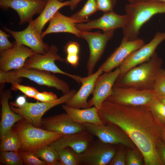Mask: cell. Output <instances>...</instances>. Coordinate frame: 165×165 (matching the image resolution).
Segmentation results:
<instances>
[{"instance_id":"cell-32","label":"cell","mask_w":165,"mask_h":165,"mask_svg":"<svg viewBox=\"0 0 165 165\" xmlns=\"http://www.w3.org/2000/svg\"><path fill=\"white\" fill-rule=\"evenodd\" d=\"M143 156L138 150L130 148L126 153V162L127 165H142L143 164Z\"/></svg>"},{"instance_id":"cell-10","label":"cell","mask_w":165,"mask_h":165,"mask_svg":"<svg viewBox=\"0 0 165 165\" xmlns=\"http://www.w3.org/2000/svg\"><path fill=\"white\" fill-rule=\"evenodd\" d=\"M152 90L113 86L111 95L106 99L123 105L132 106L146 105L156 96Z\"/></svg>"},{"instance_id":"cell-48","label":"cell","mask_w":165,"mask_h":165,"mask_svg":"<svg viewBox=\"0 0 165 165\" xmlns=\"http://www.w3.org/2000/svg\"><path fill=\"white\" fill-rule=\"evenodd\" d=\"M153 0L160 2L165 3V0H141V1Z\"/></svg>"},{"instance_id":"cell-3","label":"cell","mask_w":165,"mask_h":165,"mask_svg":"<svg viewBox=\"0 0 165 165\" xmlns=\"http://www.w3.org/2000/svg\"><path fill=\"white\" fill-rule=\"evenodd\" d=\"M162 61L155 52L148 61L120 75L113 86L130 87L138 90H152L161 70Z\"/></svg>"},{"instance_id":"cell-37","label":"cell","mask_w":165,"mask_h":165,"mask_svg":"<svg viewBox=\"0 0 165 165\" xmlns=\"http://www.w3.org/2000/svg\"><path fill=\"white\" fill-rule=\"evenodd\" d=\"M108 165H126V152L123 148H117L114 156Z\"/></svg>"},{"instance_id":"cell-43","label":"cell","mask_w":165,"mask_h":165,"mask_svg":"<svg viewBox=\"0 0 165 165\" xmlns=\"http://www.w3.org/2000/svg\"><path fill=\"white\" fill-rule=\"evenodd\" d=\"M26 97L25 96L18 97L14 102H11L9 104L14 107H19L24 105L26 102Z\"/></svg>"},{"instance_id":"cell-9","label":"cell","mask_w":165,"mask_h":165,"mask_svg":"<svg viewBox=\"0 0 165 165\" xmlns=\"http://www.w3.org/2000/svg\"><path fill=\"white\" fill-rule=\"evenodd\" d=\"M115 30L100 32H90L81 31L80 38L87 42L90 51L87 63L88 75L93 73L95 67L101 58L108 41L113 37Z\"/></svg>"},{"instance_id":"cell-49","label":"cell","mask_w":165,"mask_h":165,"mask_svg":"<svg viewBox=\"0 0 165 165\" xmlns=\"http://www.w3.org/2000/svg\"><path fill=\"white\" fill-rule=\"evenodd\" d=\"M46 2H47L48 0H42Z\"/></svg>"},{"instance_id":"cell-12","label":"cell","mask_w":165,"mask_h":165,"mask_svg":"<svg viewBox=\"0 0 165 165\" xmlns=\"http://www.w3.org/2000/svg\"><path fill=\"white\" fill-rule=\"evenodd\" d=\"M165 40V32H157L152 39L131 53L119 67L123 75L132 68L149 60L159 45Z\"/></svg>"},{"instance_id":"cell-46","label":"cell","mask_w":165,"mask_h":165,"mask_svg":"<svg viewBox=\"0 0 165 165\" xmlns=\"http://www.w3.org/2000/svg\"><path fill=\"white\" fill-rule=\"evenodd\" d=\"M161 138L162 141L165 142V125L163 126L162 130Z\"/></svg>"},{"instance_id":"cell-2","label":"cell","mask_w":165,"mask_h":165,"mask_svg":"<svg viewBox=\"0 0 165 165\" xmlns=\"http://www.w3.org/2000/svg\"><path fill=\"white\" fill-rule=\"evenodd\" d=\"M126 19L122 27L123 38L128 41L138 39L141 28L156 14L165 13V3L159 1H140L125 6Z\"/></svg>"},{"instance_id":"cell-50","label":"cell","mask_w":165,"mask_h":165,"mask_svg":"<svg viewBox=\"0 0 165 165\" xmlns=\"http://www.w3.org/2000/svg\"><path fill=\"white\" fill-rule=\"evenodd\" d=\"M59 1H60V2H63V1L64 0H58Z\"/></svg>"},{"instance_id":"cell-17","label":"cell","mask_w":165,"mask_h":165,"mask_svg":"<svg viewBox=\"0 0 165 165\" xmlns=\"http://www.w3.org/2000/svg\"><path fill=\"white\" fill-rule=\"evenodd\" d=\"M35 53L27 46L14 44L12 48L0 53V71L7 72L22 68L27 59Z\"/></svg>"},{"instance_id":"cell-20","label":"cell","mask_w":165,"mask_h":165,"mask_svg":"<svg viewBox=\"0 0 165 165\" xmlns=\"http://www.w3.org/2000/svg\"><path fill=\"white\" fill-rule=\"evenodd\" d=\"M125 15H120L113 11L104 13L100 17L88 21L86 23H77V28L81 31H88L93 29H99L106 31L122 28L125 21Z\"/></svg>"},{"instance_id":"cell-19","label":"cell","mask_w":165,"mask_h":165,"mask_svg":"<svg viewBox=\"0 0 165 165\" xmlns=\"http://www.w3.org/2000/svg\"><path fill=\"white\" fill-rule=\"evenodd\" d=\"M94 136L87 130L64 135L50 145L57 151L70 147L77 154L85 151L94 140Z\"/></svg>"},{"instance_id":"cell-1","label":"cell","mask_w":165,"mask_h":165,"mask_svg":"<svg viewBox=\"0 0 165 165\" xmlns=\"http://www.w3.org/2000/svg\"><path fill=\"white\" fill-rule=\"evenodd\" d=\"M98 113L104 123L115 124L126 133L142 154L144 164L163 165L157 154L156 145L161 139L164 125L146 105H123L106 100Z\"/></svg>"},{"instance_id":"cell-6","label":"cell","mask_w":165,"mask_h":165,"mask_svg":"<svg viewBox=\"0 0 165 165\" xmlns=\"http://www.w3.org/2000/svg\"><path fill=\"white\" fill-rule=\"evenodd\" d=\"M76 92V90H72L68 94L51 102H26L20 107H16L11 105L10 107L13 112L22 116L34 126L39 128L42 117L46 112L56 106L65 103Z\"/></svg>"},{"instance_id":"cell-29","label":"cell","mask_w":165,"mask_h":165,"mask_svg":"<svg viewBox=\"0 0 165 165\" xmlns=\"http://www.w3.org/2000/svg\"><path fill=\"white\" fill-rule=\"evenodd\" d=\"M146 105L156 119L165 125V105L156 97Z\"/></svg>"},{"instance_id":"cell-5","label":"cell","mask_w":165,"mask_h":165,"mask_svg":"<svg viewBox=\"0 0 165 165\" xmlns=\"http://www.w3.org/2000/svg\"><path fill=\"white\" fill-rule=\"evenodd\" d=\"M12 128L19 135L21 145L19 151L34 152L39 148L49 145L64 135L36 127L24 119Z\"/></svg>"},{"instance_id":"cell-41","label":"cell","mask_w":165,"mask_h":165,"mask_svg":"<svg viewBox=\"0 0 165 165\" xmlns=\"http://www.w3.org/2000/svg\"><path fill=\"white\" fill-rule=\"evenodd\" d=\"M65 61L70 64L72 66L77 68L79 64V54H67Z\"/></svg>"},{"instance_id":"cell-45","label":"cell","mask_w":165,"mask_h":165,"mask_svg":"<svg viewBox=\"0 0 165 165\" xmlns=\"http://www.w3.org/2000/svg\"><path fill=\"white\" fill-rule=\"evenodd\" d=\"M156 97L160 101L165 105V96L156 95Z\"/></svg>"},{"instance_id":"cell-38","label":"cell","mask_w":165,"mask_h":165,"mask_svg":"<svg viewBox=\"0 0 165 165\" xmlns=\"http://www.w3.org/2000/svg\"><path fill=\"white\" fill-rule=\"evenodd\" d=\"M10 35L0 30V53L12 48L14 44L11 42L8 39Z\"/></svg>"},{"instance_id":"cell-25","label":"cell","mask_w":165,"mask_h":165,"mask_svg":"<svg viewBox=\"0 0 165 165\" xmlns=\"http://www.w3.org/2000/svg\"><path fill=\"white\" fill-rule=\"evenodd\" d=\"M69 5V1L61 2L58 0H48L39 16L30 22L33 28L42 34L45 25L55 13L61 8Z\"/></svg>"},{"instance_id":"cell-36","label":"cell","mask_w":165,"mask_h":165,"mask_svg":"<svg viewBox=\"0 0 165 165\" xmlns=\"http://www.w3.org/2000/svg\"><path fill=\"white\" fill-rule=\"evenodd\" d=\"M98 10L104 13L112 11L116 0H95Z\"/></svg>"},{"instance_id":"cell-30","label":"cell","mask_w":165,"mask_h":165,"mask_svg":"<svg viewBox=\"0 0 165 165\" xmlns=\"http://www.w3.org/2000/svg\"><path fill=\"white\" fill-rule=\"evenodd\" d=\"M58 152L60 165H79L77 153L71 150L68 147L60 149Z\"/></svg>"},{"instance_id":"cell-4","label":"cell","mask_w":165,"mask_h":165,"mask_svg":"<svg viewBox=\"0 0 165 165\" xmlns=\"http://www.w3.org/2000/svg\"><path fill=\"white\" fill-rule=\"evenodd\" d=\"M27 78L39 85L54 88L61 91L63 94L70 90L68 84L50 72L34 68L22 67L7 72L0 71V83H20L21 78Z\"/></svg>"},{"instance_id":"cell-26","label":"cell","mask_w":165,"mask_h":165,"mask_svg":"<svg viewBox=\"0 0 165 165\" xmlns=\"http://www.w3.org/2000/svg\"><path fill=\"white\" fill-rule=\"evenodd\" d=\"M0 151L1 152L13 151L18 152L21 145L20 138L12 128L1 139Z\"/></svg>"},{"instance_id":"cell-11","label":"cell","mask_w":165,"mask_h":165,"mask_svg":"<svg viewBox=\"0 0 165 165\" xmlns=\"http://www.w3.org/2000/svg\"><path fill=\"white\" fill-rule=\"evenodd\" d=\"M86 130L104 142L113 145L120 144L129 148L135 145L126 133L117 125L106 123L102 125L83 124Z\"/></svg>"},{"instance_id":"cell-21","label":"cell","mask_w":165,"mask_h":165,"mask_svg":"<svg viewBox=\"0 0 165 165\" xmlns=\"http://www.w3.org/2000/svg\"><path fill=\"white\" fill-rule=\"evenodd\" d=\"M103 72L99 67L97 70L87 77H82L80 83L81 86L75 94L65 103V105L74 108H88L87 99L94 90L97 78Z\"/></svg>"},{"instance_id":"cell-40","label":"cell","mask_w":165,"mask_h":165,"mask_svg":"<svg viewBox=\"0 0 165 165\" xmlns=\"http://www.w3.org/2000/svg\"><path fill=\"white\" fill-rule=\"evenodd\" d=\"M80 49V45L78 42L70 41L64 46V50L67 54H79Z\"/></svg>"},{"instance_id":"cell-35","label":"cell","mask_w":165,"mask_h":165,"mask_svg":"<svg viewBox=\"0 0 165 165\" xmlns=\"http://www.w3.org/2000/svg\"><path fill=\"white\" fill-rule=\"evenodd\" d=\"M12 84V89L13 90H19L29 97L34 98L39 91L34 87L24 86L20 83L15 82Z\"/></svg>"},{"instance_id":"cell-22","label":"cell","mask_w":165,"mask_h":165,"mask_svg":"<svg viewBox=\"0 0 165 165\" xmlns=\"http://www.w3.org/2000/svg\"><path fill=\"white\" fill-rule=\"evenodd\" d=\"M11 90L6 89L1 94V119L0 123V138L4 136L16 123L24 119L20 115L13 112L9 105V101L12 98Z\"/></svg>"},{"instance_id":"cell-24","label":"cell","mask_w":165,"mask_h":165,"mask_svg":"<svg viewBox=\"0 0 165 165\" xmlns=\"http://www.w3.org/2000/svg\"><path fill=\"white\" fill-rule=\"evenodd\" d=\"M62 108L75 123L82 124L88 123L96 125L106 124L99 117L98 109L94 106L85 109H78L64 105H62Z\"/></svg>"},{"instance_id":"cell-44","label":"cell","mask_w":165,"mask_h":165,"mask_svg":"<svg viewBox=\"0 0 165 165\" xmlns=\"http://www.w3.org/2000/svg\"><path fill=\"white\" fill-rule=\"evenodd\" d=\"M82 0H70L69 7L72 10H74Z\"/></svg>"},{"instance_id":"cell-15","label":"cell","mask_w":165,"mask_h":165,"mask_svg":"<svg viewBox=\"0 0 165 165\" xmlns=\"http://www.w3.org/2000/svg\"><path fill=\"white\" fill-rule=\"evenodd\" d=\"M39 128L64 135L86 130L83 124L74 122L66 112L42 118Z\"/></svg>"},{"instance_id":"cell-18","label":"cell","mask_w":165,"mask_h":165,"mask_svg":"<svg viewBox=\"0 0 165 165\" xmlns=\"http://www.w3.org/2000/svg\"><path fill=\"white\" fill-rule=\"evenodd\" d=\"M144 44V41L141 38L128 41L123 38L119 46L99 67L104 72L112 71L114 68L119 67L131 53Z\"/></svg>"},{"instance_id":"cell-34","label":"cell","mask_w":165,"mask_h":165,"mask_svg":"<svg viewBox=\"0 0 165 165\" xmlns=\"http://www.w3.org/2000/svg\"><path fill=\"white\" fill-rule=\"evenodd\" d=\"M153 90L157 95L165 96V70L161 69L154 84Z\"/></svg>"},{"instance_id":"cell-42","label":"cell","mask_w":165,"mask_h":165,"mask_svg":"<svg viewBox=\"0 0 165 165\" xmlns=\"http://www.w3.org/2000/svg\"><path fill=\"white\" fill-rule=\"evenodd\" d=\"M157 154L163 165H165V143L160 140L156 145Z\"/></svg>"},{"instance_id":"cell-23","label":"cell","mask_w":165,"mask_h":165,"mask_svg":"<svg viewBox=\"0 0 165 165\" xmlns=\"http://www.w3.org/2000/svg\"><path fill=\"white\" fill-rule=\"evenodd\" d=\"M77 23L80 22L70 16L63 15L58 11L49 21V26L45 31L42 32L41 37L43 38L49 34L66 32L73 34L80 38L81 31L76 26Z\"/></svg>"},{"instance_id":"cell-13","label":"cell","mask_w":165,"mask_h":165,"mask_svg":"<svg viewBox=\"0 0 165 165\" xmlns=\"http://www.w3.org/2000/svg\"><path fill=\"white\" fill-rule=\"evenodd\" d=\"M46 3L42 0H0L2 9L11 8L17 13L20 19V25L32 20L35 15L41 13Z\"/></svg>"},{"instance_id":"cell-39","label":"cell","mask_w":165,"mask_h":165,"mask_svg":"<svg viewBox=\"0 0 165 165\" xmlns=\"http://www.w3.org/2000/svg\"><path fill=\"white\" fill-rule=\"evenodd\" d=\"M57 95L52 92L43 91L38 92L33 98L40 102H49L57 98Z\"/></svg>"},{"instance_id":"cell-14","label":"cell","mask_w":165,"mask_h":165,"mask_svg":"<svg viewBox=\"0 0 165 165\" xmlns=\"http://www.w3.org/2000/svg\"><path fill=\"white\" fill-rule=\"evenodd\" d=\"M120 75L119 67L113 71L104 72L97 78L92 92L93 97L88 101V108L94 106L98 109L111 95L112 88Z\"/></svg>"},{"instance_id":"cell-7","label":"cell","mask_w":165,"mask_h":165,"mask_svg":"<svg viewBox=\"0 0 165 165\" xmlns=\"http://www.w3.org/2000/svg\"><path fill=\"white\" fill-rule=\"evenodd\" d=\"M58 49L56 46L51 45L48 50L44 54L35 53L28 58L23 67L34 68L67 76L78 83L81 77L72 74L61 70L55 64V61L63 62L65 60L57 53Z\"/></svg>"},{"instance_id":"cell-28","label":"cell","mask_w":165,"mask_h":165,"mask_svg":"<svg viewBox=\"0 0 165 165\" xmlns=\"http://www.w3.org/2000/svg\"><path fill=\"white\" fill-rule=\"evenodd\" d=\"M98 10L95 0H87L82 8L70 17L80 23L87 22L88 18Z\"/></svg>"},{"instance_id":"cell-47","label":"cell","mask_w":165,"mask_h":165,"mask_svg":"<svg viewBox=\"0 0 165 165\" xmlns=\"http://www.w3.org/2000/svg\"><path fill=\"white\" fill-rule=\"evenodd\" d=\"M129 3L133 4L139 2L141 0H127Z\"/></svg>"},{"instance_id":"cell-33","label":"cell","mask_w":165,"mask_h":165,"mask_svg":"<svg viewBox=\"0 0 165 165\" xmlns=\"http://www.w3.org/2000/svg\"><path fill=\"white\" fill-rule=\"evenodd\" d=\"M18 153L25 165H46L33 152L19 151Z\"/></svg>"},{"instance_id":"cell-8","label":"cell","mask_w":165,"mask_h":165,"mask_svg":"<svg viewBox=\"0 0 165 165\" xmlns=\"http://www.w3.org/2000/svg\"><path fill=\"white\" fill-rule=\"evenodd\" d=\"M115 145L104 142L99 139L94 140L85 151L77 154L79 165L108 164L117 149Z\"/></svg>"},{"instance_id":"cell-31","label":"cell","mask_w":165,"mask_h":165,"mask_svg":"<svg viewBox=\"0 0 165 165\" xmlns=\"http://www.w3.org/2000/svg\"><path fill=\"white\" fill-rule=\"evenodd\" d=\"M0 161L1 163L6 165H22L24 164L18 152L13 151L1 152Z\"/></svg>"},{"instance_id":"cell-16","label":"cell","mask_w":165,"mask_h":165,"mask_svg":"<svg viewBox=\"0 0 165 165\" xmlns=\"http://www.w3.org/2000/svg\"><path fill=\"white\" fill-rule=\"evenodd\" d=\"M28 26L21 31H15L4 27L5 30L9 33L15 39V44L24 45L30 48L36 53L44 54L50 46L44 42L41 34L38 32L30 22Z\"/></svg>"},{"instance_id":"cell-27","label":"cell","mask_w":165,"mask_h":165,"mask_svg":"<svg viewBox=\"0 0 165 165\" xmlns=\"http://www.w3.org/2000/svg\"><path fill=\"white\" fill-rule=\"evenodd\" d=\"M34 153L46 165H60L58 152L50 145L41 147Z\"/></svg>"}]
</instances>
